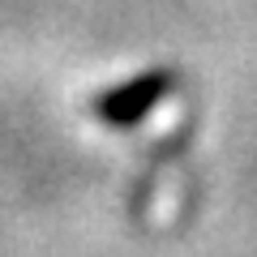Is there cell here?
<instances>
[{
	"label": "cell",
	"instance_id": "6da1fadb",
	"mask_svg": "<svg viewBox=\"0 0 257 257\" xmlns=\"http://www.w3.org/2000/svg\"><path fill=\"white\" fill-rule=\"evenodd\" d=\"M172 90H176V73L150 69V73H142V77H133V82L116 86V90L99 94V99H94V116L107 120V124H116V128H128V124H138V120H146Z\"/></svg>",
	"mask_w": 257,
	"mask_h": 257
}]
</instances>
